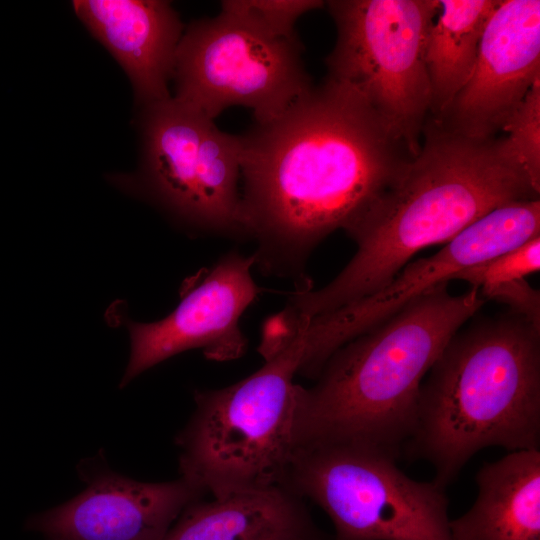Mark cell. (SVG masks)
Instances as JSON below:
<instances>
[{
	"label": "cell",
	"mask_w": 540,
	"mask_h": 540,
	"mask_svg": "<svg viewBox=\"0 0 540 540\" xmlns=\"http://www.w3.org/2000/svg\"><path fill=\"white\" fill-rule=\"evenodd\" d=\"M240 142L254 266L294 292L312 288L306 264L316 246L368 211L413 157L353 88L328 76Z\"/></svg>",
	"instance_id": "6da1fadb"
},
{
	"label": "cell",
	"mask_w": 540,
	"mask_h": 540,
	"mask_svg": "<svg viewBox=\"0 0 540 540\" xmlns=\"http://www.w3.org/2000/svg\"><path fill=\"white\" fill-rule=\"evenodd\" d=\"M539 192L501 140L431 128L393 184L345 230L357 245L349 263L320 289L293 292L284 310L307 319L369 296L422 249L446 244L489 212L538 199Z\"/></svg>",
	"instance_id": "7a4b0ae2"
},
{
	"label": "cell",
	"mask_w": 540,
	"mask_h": 540,
	"mask_svg": "<svg viewBox=\"0 0 540 540\" xmlns=\"http://www.w3.org/2000/svg\"><path fill=\"white\" fill-rule=\"evenodd\" d=\"M485 302L476 287L452 295L442 284L341 346L312 387L297 385V449L361 443L400 455L415 428L424 377Z\"/></svg>",
	"instance_id": "3957f363"
},
{
	"label": "cell",
	"mask_w": 540,
	"mask_h": 540,
	"mask_svg": "<svg viewBox=\"0 0 540 540\" xmlns=\"http://www.w3.org/2000/svg\"><path fill=\"white\" fill-rule=\"evenodd\" d=\"M420 389L407 455L446 487L478 451L540 447V328L514 312L449 341Z\"/></svg>",
	"instance_id": "277c9868"
},
{
	"label": "cell",
	"mask_w": 540,
	"mask_h": 540,
	"mask_svg": "<svg viewBox=\"0 0 540 540\" xmlns=\"http://www.w3.org/2000/svg\"><path fill=\"white\" fill-rule=\"evenodd\" d=\"M303 346L288 332L265 339L264 364L220 389L196 390L176 436L179 469L213 497L282 485L295 456L296 390Z\"/></svg>",
	"instance_id": "5b68a950"
},
{
	"label": "cell",
	"mask_w": 540,
	"mask_h": 540,
	"mask_svg": "<svg viewBox=\"0 0 540 540\" xmlns=\"http://www.w3.org/2000/svg\"><path fill=\"white\" fill-rule=\"evenodd\" d=\"M397 457L369 444L311 445L296 450L282 485L328 515L334 540H451L446 487L408 477Z\"/></svg>",
	"instance_id": "8992f818"
},
{
	"label": "cell",
	"mask_w": 540,
	"mask_h": 540,
	"mask_svg": "<svg viewBox=\"0 0 540 540\" xmlns=\"http://www.w3.org/2000/svg\"><path fill=\"white\" fill-rule=\"evenodd\" d=\"M328 77L353 88L415 157L431 106L425 61L439 0H332Z\"/></svg>",
	"instance_id": "52a82bcc"
},
{
	"label": "cell",
	"mask_w": 540,
	"mask_h": 540,
	"mask_svg": "<svg viewBox=\"0 0 540 540\" xmlns=\"http://www.w3.org/2000/svg\"><path fill=\"white\" fill-rule=\"evenodd\" d=\"M173 76L174 98L213 120L243 106L255 123L268 122L313 87L297 36L273 35L224 8L186 29Z\"/></svg>",
	"instance_id": "ba28073f"
},
{
	"label": "cell",
	"mask_w": 540,
	"mask_h": 540,
	"mask_svg": "<svg viewBox=\"0 0 540 540\" xmlns=\"http://www.w3.org/2000/svg\"><path fill=\"white\" fill-rule=\"evenodd\" d=\"M141 184L189 230L248 240L241 201L240 135L221 131L175 98L146 106Z\"/></svg>",
	"instance_id": "9c48e42d"
},
{
	"label": "cell",
	"mask_w": 540,
	"mask_h": 540,
	"mask_svg": "<svg viewBox=\"0 0 540 540\" xmlns=\"http://www.w3.org/2000/svg\"><path fill=\"white\" fill-rule=\"evenodd\" d=\"M540 236V201L501 206L463 230L432 256L409 262L383 288L329 313L292 322L303 345L298 374L317 378L329 357L427 291L462 270Z\"/></svg>",
	"instance_id": "30bf717a"
},
{
	"label": "cell",
	"mask_w": 540,
	"mask_h": 540,
	"mask_svg": "<svg viewBox=\"0 0 540 540\" xmlns=\"http://www.w3.org/2000/svg\"><path fill=\"white\" fill-rule=\"evenodd\" d=\"M254 258L230 251L187 280L180 302L155 322H129L130 358L125 386L152 366L186 350L200 349L213 361L241 357L247 347L240 319L263 291L252 277Z\"/></svg>",
	"instance_id": "8fae6325"
},
{
	"label": "cell",
	"mask_w": 540,
	"mask_h": 540,
	"mask_svg": "<svg viewBox=\"0 0 540 540\" xmlns=\"http://www.w3.org/2000/svg\"><path fill=\"white\" fill-rule=\"evenodd\" d=\"M540 79V1L500 0L471 75L438 122L462 136L493 139Z\"/></svg>",
	"instance_id": "7c38bea8"
},
{
	"label": "cell",
	"mask_w": 540,
	"mask_h": 540,
	"mask_svg": "<svg viewBox=\"0 0 540 540\" xmlns=\"http://www.w3.org/2000/svg\"><path fill=\"white\" fill-rule=\"evenodd\" d=\"M87 487L68 502L35 514L26 529L46 540H163L205 492L192 481L140 482L100 462L84 464Z\"/></svg>",
	"instance_id": "4fadbf2b"
},
{
	"label": "cell",
	"mask_w": 540,
	"mask_h": 540,
	"mask_svg": "<svg viewBox=\"0 0 540 540\" xmlns=\"http://www.w3.org/2000/svg\"><path fill=\"white\" fill-rule=\"evenodd\" d=\"M78 17L127 72L137 98L146 106L170 98L183 26L169 2L158 0H82Z\"/></svg>",
	"instance_id": "5bb4252c"
},
{
	"label": "cell",
	"mask_w": 540,
	"mask_h": 540,
	"mask_svg": "<svg viewBox=\"0 0 540 540\" xmlns=\"http://www.w3.org/2000/svg\"><path fill=\"white\" fill-rule=\"evenodd\" d=\"M163 540H334L314 522L305 499L283 485L187 506Z\"/></svg>",
	"instance_id": "9a60e30c"
},
{
	"label": "cell",
	"mask_w": 540,
	"mask_h": 540,
	"mask_svg": "<svg viewBox=\"0 0 540 540\" xmlns=\"http://www.w3.org/2000/svg\"><path fill=\"white\" fill-rule=\"evenodd\" d=\"M476 483L472 507L449 522L451 540H540V450L484 464Z\"/></svg>",
	"instance_id": "2e32d148"
},
{
	"label": "cell",
	"mask_w": 540,
	"mask_h": 540,
	"mask_svg": "<svg viewBox=\"0 0 540 540\" xmlns=\"http://www.w3.org/2000/svg\"><path fill=\"white\" fill-rule=\"evenodd\" d=\"M500 0H439L428 33L425 61L430 111L439 122L474 67L485 25Z\"/></svg>",
	"instance_id": "e0dca14e"
},
{
	"label": "cell",
	"mask_w": 540,
	"mask_h": 540,
	"mask_svg": "<svg viewBox=\"0 0 540 540\" xmlns=\"http://www.w3.org/2000/svg\"><path fill=\"white\" fill-rule=\"evenodd\" d=\"M502 130L508 133L501 139L504 150L540 188V79L532 85Z\"/></svg>",
	"instance_id": "ac0fdd59"
},
{
	"label": "cell",
	"mask_w": 540,
	"mask_h": 540,
	"mask_svg": "<svg viewBox=\"0 0 540 540\" xmlns=\"http://www.w3.org/2000/svg\"><path fill=\"white\" fill-rule=\"evenodd\" d=\"M540 269V236L460 271L455 280H463L479 290L525 279Z\"/></svg>",
	"instance_id": "d6986e66"
},
{
	"label": "cell",
	"mask_w": 540,
	"mask_h": 540,
	"mask_svg": "<svg viewBox=\"0 0 540 540\" xmlns=\"http://www.w3.org/2000/svg\"><path fill=\"white\" fill-rule=\"evenodd\" d=\"M324 3L318 0H227L221 2V8L245 17L273 35L296 37L297 20Z\"/></svg>",
	"instance_id": "ffe728a7"
},
{
	"label": "cell",
	"mask_w": 540,
	"mask_h": 540,
	"mask_svg": "<svg viewBox=\"0 0 540 540\" xmlns=\"http://www.w3.org/2000/svg\"><path fill=\"white\" fill-rule=\"evenodd\" d=\"M480 293L486 301L494 300L506 304L512 312L540 328V293L525 279L481 289Z\"/></svg>",
	"instance_id": "44dd1931"
}]
</instances>
